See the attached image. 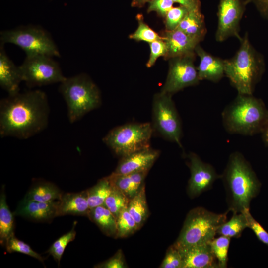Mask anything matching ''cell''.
<instances>
[{"mask_svg": "<svg viewBox=\"0 0 268 268\" xmlns=\"http://www.w3.org/2000/svg\"><path fill=\"white\" fill-rule=\"evenodd\" d=\"M50 107L46 93L40 90L20 92L0 102V134L24 139L48 126Z\"/></svg>", "mask_w": 268, "mask_h": 268, "instance_id": "6da1fadb", "label": "cell"}, {"mask_svg": "<svg viewBox=\"0 0 268 268\" xmlns=\"http://www.w3.org/2000/svg\"><path fill=\"white\" fill-rule=\"evenodd\" d=\"M226 194L229 211L250 210L251 201L258 194L261 183L250 164L242 153H232L221 178Z\"/></svg>", "mask_w": 268, "mask_h": 268, "instance_id": "7a4b0ae2", "label": "cell"}, {"mask_svg": "<svg viewBox=\"0 0 268 268\" xmlns=\"http://www.w3.org/2000/svg\"><path fill=\"white\" fill-rule=\"evenodd\" d=\"M222 124L231 134L251 136L261 133L268 121V109L253 95L238 93L222 112Z\"/></svg>", "mask_w": 268, "mask_h": 268, "instance_id": "3957f363", "label": "cell"}, {"mask_svg": "<svg viewBox=\"0 0 268 268\" xmlns=\"http://www.w3.org/2000/svg\"><path fill=\"white\" fill-rule=\"evenodd\" d=\"M234 57L224 60L225 75L239 94L253 95L265 70L263 56L249 41L248 33L240 41Z\"/></svg>", "mask_w": 268, "mask_h": 268, "instance_id": "277c9868", "label": "cell"}, {"mask_svg": "<svg viewBox=\"0 0 268 268\" xmlns=\"http://www.w3.org/2000/svg\"><path fill=\"white\" fill-rule=\"evenodd\" d=\"M59 90L67 104L70 123L79 120L101 104L99 89L84 73L66 77L60 83Z\"/></svg>", "mask_w": 268, "mask_h": 268, "instance_id": "5b68a950", "label": "cell"}, {"mask_svg": "<svg viewBox=\"0 0 268 268\" xmlns=\"http://www.w3.org/2000/svg\"><path fill=\"white\" fill-rule=\"evenodd\" d=\"M229 212L216 213L202 207L189 211L182 228L173 244L178 248L210 243L219 226L226 221Z\"/></svg>", "mask_w": 268, "mask_h": 268, "instance_id": "8992f818", "label": "cell"}, {"mask_svg": "<svg viewBox=\"0 0 268 268\" xmlns=\"http://www.w3.org/2000/svg\"><path fill=\"white\" fill-rule=\"evenodd\" d=\"M150 123H128L111 130L103 137V142L121 157L150 147L153 132Z\"/></svg>", "mask_w": 268, "mask_h": 268, "instance_id": "52a82bcc", "label": "cell"}, {"mask_svg": "<svg viewBox=\"0 0 268 268\" xmlns=\"http://www.w3.org/2000/svg\"><path fill=\"white\" fill-rule=\"evenodd\" d=\"M0 40L1 44L11 43L19 47L25 52L26 55L60 56L59 49L51 36L40 26L29 25L1 31Z\"/></svg>", "mask_w": 268, "mask_h": 268, "instance_id": "ba28073f", "label": "cell"}, {"mask_svg": "<svg viewBox=\"0 0 268 268\" xmlns=\"http://www.w3.org/2000/svg\"><path fill=\"white\" fill-rule=\"evenodd\" d=\"M172 96L161 92L154 95L152 125L164 138L182 147V124Z\"/></svg>", "mask_w": 268, "mask_h": 268, "instance_id": "9c48e42d", "label": "cell"}, {"mask_svg": "<svg viewBox=\"0 0 268 268\" xmlns=\"http://www.w3.org/2000/svg\"><path fill=\"white\" fill-rule=\"evenodd\" d=\"M19 68L22 81L29 88L61 83L66 78L58 63L45 55H26Z\"/></svg>", "mask_w": 268, "mask_h": 268, "instance_id": "30bf717a", "label": "cell"}, {"mask_svg": "<svg viewBox=\"0 0 268 268\" xmlns=\"http://www.w3.org/2000/svg\"><path fill=\"white\" fill-rule=\"evenodd\" d=\"M196 53L170 59L169 70L160 92L173 95L185 88L197 85L199 82L194 64Z\"/></svg>", "mask_w": 268, "mask_h": 268, "instance_id": "8fae6325", "label": "cell"}, {"mask_svg": "<svg viewBox=\"0 0 268 268\" xmlns=\"http://www.w3.org/2000/svg\"><path fill=\"white\" fill-rule=\"evenodd\" d=\"M247 3L243 0H219L215 33L217 42H223L231 37H236L240 41L241 40L240 23Z\"/></svg>", "mask_w": 268, "mask_h": 268, "instance_id": "7c38bea8", "label": "cell"}, {"mask_svg": "<svg viewBox=\"0 0 268 268\" xmlns=\"http://www.w3.org/2000/svg\"><path fill=\"white\" fill-rule=\"evenodd\" d=\"M190 177L187 186V193L191 198L199 196L212 187L214 182L221 178L211 164L204 162L194 152L187 155Z\"/></svg>", "mask_w": 268, "mask_h": 268, "instance_id": "4fadbf2b", "label": "cell"}, {"mask_svg": "<svg viewBox=\"0 0 268 268\" xmlns=\"http://www.w3.org/2000/svg\"><path fill=\"white\" fill-rule=\"evenodd\" d=\"M159 154L158 150L149 147L122 157L113 173L125 175L148 171L159 157Z\"/></svg>", "mask_w": 268, "mask_h": 268, "instance_id": "5bb4252c", "label": "cell"}, {"mask_svg": "<svg viewBox=\"0 0 268 268\" xmlns=\"http://www.w3.org/2000/svg\"><path fill=\"white\" fill-rule=\"evenodd\" d=\"M178 249L182 257V268H219L210 243Z\"/></svg>", "mask_w": 268, "mask_h": 268, "instance_id": "9a60e30c", "label": "cell"}, {"mask_svg": "<svg viewBox=\"0 0 268 268\" xmlns=\"http://www.w3.org/2000/svg\"><path fill=\"white\" fill-rule=\"evenodd\" d=\"M162 36L167 47V54L164 58L166 60L196 53L195 49L200 43L178 28L165 30Z\"/></svg>", "mask_w": 268, "mask_h": 268, "instance_id": "2e32d148", "label": "cell"}, {"mask_svg": "<svg viewBox=\"0 0 268 268\" xmlns=\"http://www.w3.org/2000/svg\"><path fill=\"white\" fill-rule=\"evenodd\" d=\"M195 52L200 58L197 67L200 80L219 81L225 75L224 60L208 53L200 44L196 47Z\"/></svg>", "mask_w": 268, "mask_h": 268, "instance_id": "e0dca14e", "label": "cell"}, {"mask_svg": "<svg viewBox=\"0 0 268 268\" xmlns=\"http://www.w3.org/2000/svg\"><path fill=\"white\" fill-rule=\"evenodd\" d=\"M57 201L43 202L23 199L13 213L38 221H49L57 217Z\"/></svg>", "mask_w": 268, "mask_h": 268, "instance_id": "ac0fdd59", "label": "cell"}, {"mask_svg": "<svg viewBox=\"0 0 268 268\" xmlns=\"http://www.w3.org/2000/svg\"><path fill=\"white\" fill-rule=\"evenodd\" d=\"M4 44L0 46V85L8 95L19 92L22 81L19 66H17L7 55Z\"/></svg>", "mask_w": 268, "mask_h": 268, "instance_id": "d6986e66", "label": "cell"}, {"mask_svg": "<svg viewBox=\"0 0 268 268\" xmlns=\"http://www.w3.org/2000/svg\"><path fill=\"white\" fill-rule=\"evenodd\" d=\"M89 210L86 190L63 194L57 201V217L66 215L87 216Z\"/></svg>", "mask_w": 268, "mask_h": 268, "instance_id": "ffe728a7", "label": "cell"}, {"mask_svg": "<svg viewBox=\"0 0 268 268\" xmlns=\"http://www.w3.org/2000/svg\"><path fill=\"white\" fill-rule=\"evenodd\" d=\"M148 171L134 172L125 175L113 173L108 177L113 185L122 191L130 200L136 195L144 184Z\"/></svg>", "mask_w": 268, "mask_h": 268, "instance_id": "44dd1931", "label": "cell"}, {"mask_svg": "<svg viewBox=\"0 0 268 268\" xmlns=\"http://www.w3.org/2000/svg\"><path fill=\"white\" fill-rule=\"evenodd\" d=\"M177 28L200 43L207 33L204 17L201 10L189 11Z\"/></svg>", "mask_w": 268, "mask_h": 268, "instance_id": "7402d4cb", "label": "cell"}, {"mask_svg": "<svg viewBox=\"0 0 268 268\" xmlns=\"http://www.w3.org/2000/svg\"><path fill=\"white\" fill-rule=\"evenodd\" d=\"M106 235L117 238V219L104 205L90 209L87 216Z\"/></svg>", "mask_w": 268, "mask_h": 268, "instance_id": "603a6c76", "label": "cell"}, {"mask_svg": "<svg viewBox=\"0 0 268 268\" xmlns=\"http://www.w3.org/2000/svg\"><path fill=\"white\" fill-rule=\"evenodd\" d=\"M62 195L61 191L54 184L40 181L35 183L32 186L24 199L47 202L59 200Z\"/></svg>", "mask_w": 268, "mask_h": 268, "instance_id": "cb8c5ba5", "label": "cell"}, {"mask_svg": "<svg viewBox=\"0 0 268 268\" xmlns=\"http://www.w3.org/2000/svg\"><path fill=\"white\" fill-rule=\"evenodd\" d=\"M13 215L7 204L3 186L0 195V243L3 246H5L9 237L14 234Z\"/></svg>", "mask_w": 268, "mask_h": 268, "instance_id": "d4e9b609", "label": "cell"}, {"mask_svg": "<svg viewBox=\"0 0 268 268\" xmlns=\"http://www.w3.org/2000/svg\"><path fill=\"white\" fill-rule=\"evenodd\" d=\"M127 208L139 228H140L149 216L145 184L138 193L130 200Z\"/></svg>", "mask_w": 268, "mask_h": 268, "instance_id": "484cf974", "label": "cell"}, {"mask_svg": "<svg viewBox=\"0 0 268 268\" xmlns=\"http://www.w3.org/2000/svg\"><path fill=\"white\" fill-rule=\"evenodd\" d=\"M247 227L246 214L234 212L229 221H225L219 226L216 233L230 238H238L241 236L244 229Z\"/></svg>", "mask_w": 268, "mask_h": 268, "instance_id": "4316f807", "label": "cell"}, {"mask_svg": "<svg viewBox=\"0 0 268 268\" xmlns=\"http://www.w3.org/2000/svg\"><path fill=\"white\" fill-rule=\"evenodd\" d=\"M112 188V183L107 176L100 179L95 185L86 190L90 209L104 205Z\"/></svg>", "mask_w": 268, "mask_h": 268, "instance_id": "83f0119b", "label": "cell"}, {"mask_svg": "<svg viewBox=\"0 0 268 268\" xmlns=\"http://www.w3.org/2000/svg\"><path fill=\"white\" fill-rule=\"evenodd\" d=\"M129 201L130 199L122 191L112 185L111 193L106 199L104 205L117 219L120 212L128 207Z\"/></svg>", "mask_w": 268, "mask_h": 268, "instance_id": "f1b7e54d", "label": "cell"}, {"mask_svg": "<svg viewBox=\"0 0 268 268\" xmlns=\"http://www.w3.org/2000/svg\"><path fill=\"white\" fill-rule=\"evenodd\" d=\"M118 238H126L134 234L139 228L130 214L128 208H125L119 213L117 218Z\"/></svg>", "mask_w": 268, "mask_h": 268, "instance_id": "f546056e", "label": "cell"}, {"mask_svg": "<svg viewBox=\"0 0 268 268\" xmlns=\"http://www.w3.org/2000/svg\"><path fill=\"white\" fill-rule=\"evenodd\" d=\"M230 239V238L220 235L217 238H214L210 242L212 251L219 268L227 267Z\"/></svg>", "mask_w": 268, "mask_h": 268, "instance_id": "4dcf8cb0", "label": "cell"}, {"mask_svg": "<svg viewBox=\"0 0 268 268\" xmlns=\"http://www.w3.org/2000/svg\"><path fill=\"white\" fill-rule=\"evenodd\" d=\"M136 19L138 22L137 28L133 33L129 35L130 39L148 43L158 39H163L162 36H160L144 22L142 14H137Z\"/></svg>", "mask_w": 268, "mask_h": 268, "instance_id": "1f68e13d", "label": "cell"}, {"mask_svg": "<svg viewBox=\"0 0 268 268\" xmlns=\"http://www.w3.org/2000/svg\"><path fill=\"white\" fill-rule=\"evenodd\" d=\"M76 223V222H74L71 230L56 240L47 251L52 256L59 264L67 246L69 242L74 240L75 238L76 232L75 230V226Z\"/></svg>", "mask_w": 268, "mask_h": 268, "instance_id": "d6a6232c", "label": "cell"}, {"mask_svg": "<svg viewBox=\"0 0 268 268\" xmlns=\"http://www.w3.org/2000/svg\"><path fill=\"white\" fill-rule=\"evenodd\" d=\"M7 251L9 253L19 252L33 257L42 263H44V258L33 250L31 247L24 242L17 239L13 234L7 240L5 245Z\"/></svg>", "mask_w": 268, "mask_h": 268, "instance_id": "836d02e7", "label": "cell"}, {"mask_svg": "<svg viewBox=\"0 0 268 268\" xmlns=\"http://www.w3.org/2000/svg\"><path fill=\"white\" fill-rule=\"evenodd\" d=\"M188 12L187 8L181 5L173 7L164 17L165 30L172 31L177 29Z\"/></svg>", "mask_w": 268, "mask_h": 268, "instance_id": "e575fe53", "label": "cell"}, {"mask_svg": "<svg viewBox=\"0 0 268 268\" xmlns=\"http://www.w3.org/2000/svg\"><path fill=\"white\" fill-rule=\"evenodd\" d=\"M183 260L180 250L173 244L167 250L160 268H182Z\"/></svg>", "mask_w": 268, "mask_h": 268, "instance_id": "d590c367", "label": "cell"}, {"mask_svg": "<svg viewBox=\"0 0 268 268\" xmlns=\"http://www.w3.org/2000/svg\"><path fill=\"white\" fill-rule=\"evenodd\" d=\"M150 54L146 63L148 67H151L155 63L157 59L160 56L164 58L167 54V47L163 39H158L149 43Z\"/></svg>", "mask_w": 268, "mask_h": 268, "instance_id": "8d00e7d4", "label": "cell"}, {"mask_svg": "<svg viewBox=\"0 0 268 268\" xmlns=\"http://www.w3.org/2000/svg\"><path fill=\"white\" fill-rule=\"evenodd\" d=\"M246 214L248 228L251 229L258 239L264 244L268 246V233L263 226L257 221L251 215L250 210L244 212Z\"/></svg>", "mask_w": 268, "mask_h": 268, "instance_id": "74e56055", "label": "cell"}, {"mask_svg": "<svg viewBox=\"0 0 268 268\" xmlns=\"http://www.w3.org/2000/svg\"><path fill=\"white\" fill-rule=\"evenodd\" d=\"M174 3L172 0H152L148 3L147 12H156L159 15L164 18L173 7Z\"/></svg>", "mask_w": 268, "mask_h": 268, "instance_id": "f35d334b", "label": "cell"}, {"mask_svg": "<svg viewBox=\"0 0 268 268\" xmlns=\"http://www.w3.org/2000/svg\"><path fill=\"white\" fill-rule=\"evenodd\" d=\"M97 268H127L122 251L119 250L111 257L104 262L95 265Z\"/></svg>", "mask_w": 268, "mask_h": 268, "instance_id": "ab89813d", "label": "cell"}, {"mask_svg": "<svg viewBox=\"0 0 268 268\" xmlns=\"http://www.w3.org/2000/svg\"><path fill=\"white\" fill-rule=\"evenodd\" d=\"M174 3L183 6L189 11L201 10V3L200 0H172Z\"/></svg>", "mask_w": 268, "mask_h": 268, "instance_id": "60d3db41", "label": "cell"}, {"mask_svg": "<svg viewBox=\"0 0 268 268\" xmlns=\"http://www.w3.org/2000/svg\"><path fill=\"white\" fill-rule=\"evenodd\" d=\"M248 3L252 2L260 14L268 20V0H247Z\"/></svg>", "mask_w": 268, "mask_h": 268, "instance_id": "b9f144b4", "label": "cell"}, {"mask_svg": "<svg viewBox=\"0 0 268 268\" xmlns=\"http://www.w3.org/2000/svg\"><path fill=\"white\" fill-rule=\"evenodd\" d=\"M261 134H262V138L263 143L266 147H268V121Z\"/></svg>", "mask_w": 268, "mask_h": 268, "instance_id": "7bdbcfd3", "label": "cell"}, {"mask_svg": "<svg viewBox=\"0 0 268 268\" xmlns=\"http://www.w3.org/2000/svg\"><path fill=\"white\" fill-rule=\"evenodd\" d=\"M152 0H132L131 6L134 7L141 8L147 3H149Z\"/></svg>", "mask_w": 268, "mask_h": 268, "instance_id": "ee69618b", "label": "cell"}]
</instances>
